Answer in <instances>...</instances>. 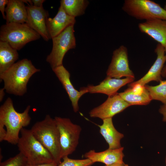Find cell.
Returning <instances> with one entry per match:
<instances>
[{
    "label": "cell",
    "mask_w": 166,
    "mask_h": 166,
    "mask_svg": "<svg viewBox=\"0 0 166 166\" xmlns=\"http://www.w3.org/2000/svg\"><path fill=\"white\" fill-rule=\"evenodd\" d=\"M28 105L22 113L14 109L11 99L8 97L0 107V133L6 131L4 141L13 145L17 144L19 134L23 128L29 125L31 121Z\"/></svg>",
    "instance_id": "obj_1"
},
{
    "label": "cell",
    "mask_w": 166,
    "mask_h": 166,
    "mask_svg": "<svg viewBox=\"0 0 166 166\" xmlns=\"http://www.w3.org/2000/svg\"><path fill=\"white\" fill-rule=\"evenodd\" d=\"M40 71L30 60L25 58L15 63L0 74V80L3 81V88L7 93L22 96L27 92V85L30 78Z\"/></svg>",
    "instance_id": "obj_2"
},
{
    "label": "cell",
    "mask_w": 166,
    "mask_h": 166,
    "mask_svg": "<svg viewBox=\"0 0 166 166\" xmlns=\"http://www.w3.org/2000/svg\"><path fill=\"white\" fill-rule=\"evenodd\" d=\"M32 133L48 150L57 165L61 162L60 135L54 119L49 115L36 122L30 129Z\"/></svg>",
    "instance_id": "obj_3"
},
{
    "label": "cell",
    "mask_w": 166,
    "mask_h": 166,
    "mask_svg": "<svg viewBox=\"0 0 166 166\" xmlns=\"http://www.w3.org/2000/svg\"><path fill=\"white\" fill-rule=\"evenodd\" d=\"M17 145L28 164L38 165L54 161L50 153L35 137L30 129L23 128Z\"/></svg>",
    "instance_id": "obj_4"
},
{
    "label": "cell",
    "mask_w": 166,
    "mask_h": 166,
    "mask_svg": "<svg viewBox=\"0 0 166 166\" xmlns=\"http://www.w3.org/2000/svg\"><path fill=\"white\" fill-rule=\"evenodd\" d=\"M41 36L26 23H6L0 30V41L7 42L12 48L19 50L26 44L36 40Z\"/></svg>",
    "instance_id": "obj_5"
},
{
    "label": "cell",
    "mask_w": 166,
    "mask_h": 166,
    "mask_svg": "<svg viewBox=\"0 0 166 166\" xmlns=\"http://www.w3.org/2000/svg\"><path fill=\"white\" fill-rule=\"evenodd\" d=\"M54 119L59 133L60 157L62 159L76 150L79 143L81 128L69 118L55 117Z\"/></svg>",
    "instance_id": "obj_6"
},
{
    "label": "cell",
    "mask_w": 166,
    "mask_h": 166,
    "mask_svg": "<svg viewBox=\"0 0 166 166\" xmlns=\"http://www.w3.org/2000/svg\"><path fill=\"white\" fill-rule=\"evenodd\" d=\"M122 9L130 16L138 20H166V10L150 0H125Z\"/></svg>",
    "instance_id": "obj_7"
},
{
    "label": "cell",
    "mask_w": 166,
    "mask_h": 166,
    "mask_svg": "<svg viewBox=\"0 0 166 166\" xmlns=\"http://www.w3.org/2000/svg\"><path fill=\"white\" fill-rule=\"evenodd\" d=\"M74 25H71L58 35L52 38L53 47L46 61L53 69L63 65L64 57L70 49L76 47Z\"/></svg>",
    "instance_id": "obj_8"
},
{
    "label": "cell",
    "mask_w": 166,
    "mask_h": 166,
    "mask_svg": "<svg viewBox=\"0 0 166 166\" xmlns=\"http://www.w3.org/2000/svg\"><path fill=\"white\" fill-rule=\"evenodd\" d=\"M106 75L107 77L117 79L123 77L135 78L129 67L128 49L125 46L121 45L113 51Z\"/></svg>",
    "instance_id": "obj_9"
},
{
    "label": "cell",
    "mask_w": 166,
    "mask_h": 166,
    "mask_svg": "<svg viewBox=\"0 0 166 166\" xmlns=\"http://www.w3.org/2000/svg\"><path fill=\"white\" fill-rule=\"evenodd\" d=\"M130 106L117 93L108 97L102 104L91 110L89 114L91 117L98 118L103 120L112 118Z\"/></svg>",
    "instance_id": "obj_10"
},
{
    "label": "cell",
    "mask_w": 166,
    "mask_h": 166,
    "mask_svg": "<svg viewBox=\"0 0 166 166\" xmlns=\"http://www.w3.org/2000/svg\"><path fill=\"white\" fill-rule=\"evenodd\" d=\"M27 13L26 23L38 33L45 41L50 39L46 25V20L49 15L48 12L42 6L37 7L33 5L26 6Z\"/></svg>",
    "instance_id": "obj_11"
},
{
    "label": "cell",
    "mask_w": 166,
    "mask_h": 166,
    "mask_svg": "<svg viewBox=\"0 0 166 166\" xmlns=\"http://www.w3.org/2000/svg\"><path fill=\"white\" fill-rule=\"evenodd\" d=\"M52 69L67 93L73 111L77 113L79 109V100L83 95L88 93L87 91L83 87L81 88L79 91L75 89L70 80V73L63 65Z\"/></svg>",
    "instance_id": "obj_12"
},
{
    "label": "cell",
    "mask_w": 166,
    "mask_h": 166,
    "mask_svg": "<svg viewBox=\"0 0 166 166\" xmlns=\"http://www.w3.org/2000/svg\"><path fill=\"white\" fill-rule=\"evenodd\" d=\"M157 55L155 61L147 73L141 78L128 85L130 86L136 84L144 86L152 81L160 82L161 80V75L164 63L166 61V54L163 47L158 43L155 49Z\"/></svg>",
    "instance_id": "obj_13"
},
{
    "label": "cell",
    "mask_w": 166,
    "mask_h": 166,
    "mask_svg": "<svg viewBox=\"0 0 166 166\" xmlns=\"http://www.w3.org/2000/svg\"><path fill=\"white\" fill-rule=\"evenodd\" d=\"M135 78L126 77L121 79L107 77L97 85H88L83 87L88 93H102L110 97L115 95L122 86L133 81Z\"/></svg>",
    "instance_id": "obj_14"
},
{
    "label": "cell",
    "mask_w": 166,
    "mask_h": 166,
    "mask_svg": "<svg viewBox=\"0 0 166 166\" xmlns=\"http://www.w3.org/2000/svg\"><path fill=\"white\" fill-rule=\"evenodd\" d=\"M139 29L158 42L166 53V20L154 18L139 23Z\"/></svg>",
    "instance_id": "obj_15"
},
{
    "label": "cell",
    "mask_w": 166,
    "mask_h": 166,
    "mask_svg": "<svg viewBox=\"0 0 166 166\" xmlns=\"http://www.w3.org/2000/svg\"><path fill=\"white\" fill-rule=\"evenodd\" d=\"M75 18L68 15L60 6L57 13L53 18H48L46 23L50 39L59 35L69 26L74 25Z\"/></svg>",
    "instance_id": "obj_16"
},
{
    "label": "cell",
    "mask_w": 166,
    "mask_h": 166,
    "mask_svg": "<svg viewBox=\"0 0 166 166\" xmlns=\"http://www.w3.org/2000/svg\"><path fill=\"white\" fill-rule=\"evenodd\" d=\"M123 150V147L115 149L108 148L98 152L91 150L85 153L84 156L90 160L93 163L101 162L108 166L116 163L124 162Z\"/></svg>",
    "instance_id": "obj_17"
},
{
    "label": "cell",
    "mask_w": 166,
    "mask_h": 166,
    "mask_svg": "<svg viewBox=\"0 0 166 166\" xmlns=\"http://www.w3.org/2000/svg\"><path fill=\"white\" fill-rule=\"evenodd\" d=\"M100 133L104 137L109 145V148L115 149L122 147L121 140L124 137L122 133L119 132L115 128L112 118L103 120V123L98 125Z\"/></svg>",
    "instance_id": "obj_18"
},
{
    "label": "cell",
    "mask_w": 166,
    "mask_h": 166,
    "mask_svg": "<svg viewBox=\"0 0 166 166\" xmlns=\"http://www.w3.org/2000/svg\"><path fill=\"white\" fill-rule=\"evenodd\" d=\"M6 23H26L27 13L22 0H9L5 9Z\"/></svg>",
    "instance_id": "obj_19"
},
{
    "label": "cell",
    "mask_w": 166,
    "mask_h": 166,
    "mask_svg": "<svg viewBox=\"0 0 166 166\" xmlns=\"http://www.w3.org/2000/svg\"><path fill=\"white\" fill-rule=\"evenodd\" d=\"M17 50L7 42L0 41V74L11 67L18 59Z\"/></svg>",
    "instance_id": "obj_20"
},
{
    "label": "cell",
    "mask_w": 166,
    "mask_h": 166,
    "mask_svg": "<svg viewBox=\"0 0 166 166\" xmlns=\"http://www.w3.org/2000/svg\"><path fill=\"white\" fill-rule=\"evenodd\" d=\"M118 93L123 100L130 105H146L152 100L146 89L144 93L140 94L133 92L131 88L129 87L123 92Z\"/></svg>",
    "instance_id": "obj_21"
},
{
    "label": "cell",
    "mask_w": 166,
    "mask_h": 166,
    "mask_svg": "<svg viewBox=\"0 0 166 166\" xmlns=\"http://www.w3.org/2000/svg\"><path fill=\"white\" fill-rule=\"evenodd\" d=\"M60 2L66 14L74 18L84 14L89 3L86 0H61Z\"/></svg>",
    "instance_id": "obj_22"
},
{
    "label": "cell",
    "mask_w": 166,
    "mask_h": 166,
    "mask_svg": "<svg viewBox=\"0 0 166 166\" xmlns=\"http://www.w3.org/2000/svg\"><path fill=\"white\" fill-rule=\"evenodd\" d=\"M159 84L156 86L144 85L152 100L160 101L166 104V80H161Z\"/></svg>",
    "instance_id": "obj_23"
},
{
    "label": "cell",
    "mask_w": 166,
    "mask_h": 166,
    "mask_svg": "<svg viewBox=\"0 0 166 166\" xmlns=\"http://www.w3.org/2000/svg\"><path fill=\"white\" fill-rule=\"evenodd\" d=\"M28 164L25 156L19 152L14 156L0 163V166H26Z\"/></svg>",
    "instance_id": "obj_24"
},
{
    "label": "cell",
    "mask_w": 166,
    "mask_h": 166,
    "mask_svg": "<svg viewBox=\"0 0 166 166\" xmlns=\"http://www.w3.org/2000/svg\"><path fill=\"white\" fill-rule=\"evenodd\" d=\"M62 159L63 161L57 166H90L94 163L88 158L82 160L73 159L66 156Z\"/></svg>",
    "instance_id": "obj_25"
},
{
    "label": "cell",
    "mask_w": 166,
    "mask_h": 166,
    "mask_svg": "<svg viewBox=\"0 0 166 166\" xmlns=\"http://www.w3.org/2000/svg\"><path fill=\"white\" fill-rule=\"evenodd\" d=\"M9 2V0H0V10L4 19H6V16L5 14V6Z\"/></svg>",
    "instance_id": "obj_26"
},
{
    "label": "cell",
    "mask_w": 166,
    "mask_h": 166,
    "mask_svg": "<svg viewBox=\"0 0 166 166\" xmlns=\"http://www.w3.org/2000/svg\"><path fill=\"white\" fill-rule=\"evenodd\" d=\"M159 112L163 115V121L166 122V104H164L160 106Z\"/></svg>",
    "instance_id": "obj_27"
},
{
    "label": "cell",
    "mask_w": 166,
    "mask_h": 166,
    "mask_svg": "<svg viewBox=\"0 0 166 166\" xmlns=\"http://www.w3.org/2000/svg\"><path fill=\"white\" fill-rule=\"evenodd\" d=\"M45 0H32L33 5L37 7H40L43 6Z\"/></svg>",
    "instance_id": "obj_28"
},
{
    "label": "cell",
    "mask_w": 166,
    "mask_h": 166,
    "mask_svg": "<svg viewBox=\"0 0 166 166\" xmlns=\"http://www.w3.org/2000/svg\"><path fill=\"white\" fill-rule=\"evenodd\" d=\"M57 164L55 161L48 163H44L38 165H30L27 164L26 166H57Z\"/></svg>",
    "instance_id": "obj_29"
},
{
    "label": "cell",
    "mask_w": 166,
    "mask_h": 166,
    "mask_svg": "<svg viewBox=\"0 0 166 166\" xmlns=\"http://www.w3.org/2000/svg\"><path fill=\"white\" fill-rule=\"evenodd\" d=\"M107 166V165H106ZM107 166H128V164H125L124 162L116 163Z\"/></svg>",
    "instance_id": "obj_30"
},
{
    "label": "cell",
    "mask_w": 166,
    "mask_h": 166,
    "mask_svg": "<svg viewBox=\"0 0 166 166\" xmlns=\"http://www.w3.org/2000/svg\"><path fill=\"white\" fill-rule=\"evenodd\" d=\"M4 88H2L0 90V101H2L5 95L4 91Z\"/></svg>",
    "instance_id": "obj_31"
},
{
    "label": "cell",
    "mask_w": 166,
    "mask_h": 166,
    "mask_svg": "<svg viewBox=\"0 0 166 166\" xmlns=\"http://www.w3.org/2000/svg\"><path fill=\"white\" fill-rule=\"evenodd\" d=\"M162 75L164 77L166 76V66L164 68H163L162 73Z\"/></svg>",
    "instance_id": "obj_32"
},
{
    "label": "cell",
    "mask_w": 166,
    "mask_h": 166,
    "mask_svg": "<svg viewBox=\"0 0 166 166\" xmlns=\"http://www.w3.org/2000/svg\"><path fill=\"white\" fill-rule=\"evenodd\" d=\"M164 9L166 10V2L165 3V4L164 7Z\"/></svg>",
    "instance_id": "obj_33"
},
{
    "label": "cell",
    "mask_w": 166,
    "mask_h": 166,
    "mask_svg": "<svg viewBox=\"0 0 166 166\" xmlns=\"http://www.w3.org/2000/svg\"><path fill=\"white\" fill-rule=\"evenodd\" d=\"M165 164H166V156L165 158Z\"/></svg>",
    "instance_id": "obj_34"
},
{
    "label": "cell",
    "mask_w": 166,
    "mask_h": 166,
    "mask_svg": "<svg viewBox=\"0 0 166 166\" xmlns=\"http://www.w3.org/2000/svg\"><path fill=\"white\" fill-rule=\"evenodd\" d=\"M105 166H106V165H105Z\"/></svg>",
    "instance_id": "obj_35"
}]
</instances>
